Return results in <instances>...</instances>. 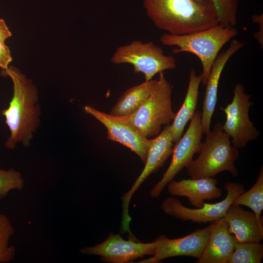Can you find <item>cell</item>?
<instances>
[{
    "label": "cell",
    "mask_w": 263,
    "mask_h": 263,
    "mask_svg": "<svg viewBox=\"0 0 263 263\" xmlns=\"http://www.w3.org/2000/svg\"><path fill=\"white\" fill-rule=\"evenodd\" d=\"M146 14L158 29L172 35H186L219 23L210 0H143Z\"/></svg>",
    "instance_id": "6da1fadb"
},
{
    "label": "cell",
    "mask_w": 263,
    "mask_h": 263,
    "mask_svg": "<svg viewBox=\"0 0 263 263\" xmlns=\"http://www.w3.org/2000/svg\"><path fill=\"white\" fill-rule=\"evenodd\" d=\"M1 75L9 76L13 83V94L9 106L1 112L10 132L5 146L13 150L21 143L29 147L40 121L37 88L16 67L9 66L3 70Z\"/></svg>",
    "instance_id": "7a4b0ae2"
},
{
    "label": "cell",
    "mask_w": 263,
    "mask_h": 263,
    "mask_svg": "<svg viewBox=\"0 0 263 263\" xmlns=\"http://www.w3.org/2000/svg\"><path fill=\"white\" fill-rule=\"evenodd\" d=\"M238 35L234 27L219 23L207 29L186 35L164 33L160 42L165 46H176L173 54L191 53L200 59L202 66L201 83L206 85L212 66L224 46Z\"/></svg>",
    "instance_id": "3957f363"
},
{
    "label": "cell",
    "mask_w": 263,
    "mask_h": 263,
    "mask_svg": "<svg viewBox=\"0 0 263 263\" xmlns=\"http://www.w3.org/2000/svg\"><path fill=\"white\" fill-rule=\"evenodd\" d=\"M206 134L199 155L187 168L190 178L212 177L224 171L237 176L239 171L235 162L239 155V150L231 145L230 136L224 131L223 124L217 123L213 130Z\"/></svg>",
    "instance_id": "277c9868"
},
{
    "label": "cell",
    "mask_w": 263,
    "mask_h": 263,
    "mask_svg": "<svg viewBox=\"0 0 263 263\" xmlns=\"http://www.w3.org/2000/svg\"><path fill=\"white\" fill-rule=\"evenodd\" d=\"M172 90L164 72L159 73L154 88L139 109L121 117L142 136H157L162 126L170 124L176 114L172 108Z\"/></svg>",
    "instance_id": "5b68a950"
},
{
    "label": "cell",
    "mask_w": 263,
    "mask_h": 263,
    "mask_svg": "<svg viewBox=\"0 0 263 263\" xmlns=\"http://www.w3.org/2000/svg\"><path fill=\"white\" fill-rule=\"evenodd\" d=\"M111 61L114 64H130L135 73L144 75L146 81L152 79L160 72L176 67L175 58L164 54L162 48L152 41L134 40L117 48Z\"/></svg>",
    "instance_id": "8992f818"
},
{
    "label": "cell",
    "mask_w": 263,
    "mask_h": 263,
    "mask_svg": "<svg viewBox=\"0 0 263 263\" xmlns=\"http://www.w3.org/2000/svg\"><path fill=\"white\" fill-rule=\"evenodd\" d=\"M242 84L237 83L233 89V97L225 107H220L226 115L223 125L224 131L232 138V145L237 149L244 147L257 138L260 132L249 118L248 112L253 102Z\"/></svg>",
    "instance_id": "52a82bcc"
},
{
    "label": "cell",
    "mask_w": 263,
    "mask_h": 263,
    "mask_svg": "<svg viewBox=\"0 0 263 263\" xmlns=\"http://www.w3.org/2000/svg\"><path fill=\"white\" fill-rule=\"evenodd\" d=\"M224 188L227 191L225 198L215 204L204 202L201 208H190L183 205L177 198L169 197L162 202L161 207L168 215L183 221H191L197 223L212 222L224 218L234 199L244 190V186L236 182H226Z\"/></svg>",
    "instance_id": "ba28073f"
},
{
    "label": "cell",
    "mask_w": 263,
    "mask_h": 263,
    "mask_svg": "<svg viewBox=\"0 0 263 263\" xmlns=\"http://www.w3.org/2000/svg\"><path fill=\"white\" fill-rule=\"evenodd\" d=\"M201 112L197 111L191 120L185 133L175 143L172 150L171 161L161 179L150 191L152 197H158L168 184L184 168H187L196 153L200 152L203 143Z\"/></svg>",
    "instance_id": "9c48e42d"
},
{
    "label": "cell",
    "mask_w": 263,
    "mask_h": 263,
    "mask_svg": "<svg viewBox=\"0 0 263 263\" xmlns=\"http://www.w3.org/2000/svg\"><path fill=\"white\" fill-rule=\"evenodd\" d=\"M173 142L171 132L170 124L166 125L158 135L153 138L150 149L145 167L141 174L133 184L131 188L121 197L122 233H131L130 223L132 218L129 213V206L133 193L151 174L156 172L162 167L168 157L172 153Z\"/></svg>",
    "instance_id": "30bf717a"
},
{
    "label": "cell",
    "mask_w": 263,
    "mask_h": 263,
    "mask_svg": "<svg viewBox=\"0 0 263 263\" xmlns=\"http://www.w3.org/2000/svg\"><path fill=\"white\" fill-rule=\"evenodd\" d=\"M157 242L148 243L135 241L133 238L125 240L119 234L111 233L103 242L80 250L84 254L101 256V260L112 263H127L145 255L154 253Z\"/></svg>",
    "instance_id": "8fae6325"
},
{
    "label": "cell",
    "mask_w": 263,
    "mask_h": 263,
    "mask_svg": "<svg viewBox=\"0 0 263 263\" xmlns=\"http://www.w3.org/2000/svg\"><path fill=\"white\" fill-rule=\"evenodd\" d=\"M85 112L100 121L107 129V138L117 142L135 152L145 164L153 139L140 134L121 117L114 116L86 106Z\"/></svg>",
    "instance_id": "7c38bea8"
},
{
    "label": "cell",
    "mask_w": 263,
    "mask_h": 263,
    "mask_svg": "<svg viewBox=\"0 0 263 263\" xmlns=\"http://www.w3.org/2000/svg\"><path fill=\"white\" fill-rule=\"evenodd\" d=\"M209 232V225L204 228L179 238L169 239L164 234L160 235L155 239L157 244L152 257L137 263H157L168 258L181 256L198 259L205 249Z\"/></svg>",
    "instance_id": "4fadbf2b"
},
{
    "label": "cell",
    "mask_w": 263,
    "mask_h": 263,
    "mask_svg": "<svg viewBox=\"0 0 263 263\" xmlns=\"http://www.w3.org/2000/svg\"><path fill=\"white\" fill-rule=\"evenodd\" d=\"M244 46L243 42L232 39L226 50L219 54L206 83V89L201 113V126L203 134L210 131L211 120L217 100L219 82L222 71L230 58Z\"/></svg>",
    "instance_id": "5bb4252c"
},
{
    "label": "cell",
    "mask_w": 263,
    "mask_h": 263,
    "mask_svg": "<svg viewBox=\"0 0 263 263\" xmlns=\"http://www.w3.org/2000/svg\"><path fill=\"white\" fill-rule=\"evenodd\" d=\"M225 219L228 231L234 234L238 242H255L260 243L263 239V218L258 217L251 211L246 210L239 205L232 204L229 207Z\"/></svg>",
    "instance_id": "9a60e30c"
},
{
    "label": "cell",
    "mask_w": 263,
    "mask_h": 263,
    "mask_svg": "<svg viewBox=\"0 0 263 263\" xmlns=\"http://www.w3.org/2000/svg\"><path fill=\"white\" fill-rule=\"evenodd\" d=\"M210 232L205 249L197 263H227L234 251V238L225 217L209 224Z\"/></svg>",
    "instance_id": "2e32d148"
},
{
    "label": "cell",
    "mask_w": 263,
    "mask_h": 263,
    "mask_svg": "<svg viewBox=\"0 0 263 263\" xmlns=\"http://www.w3.org/2000/svg\"><path fill=\"white\" fill-rule=\"evenodd\" d=\"M217 183L212 177L172 180L168 184V189L172 196L187 197L190 204L198 208L203 206L205 200L216 199L222 195L223 191L217 187Z\"/></svg>",
    "instance_id": "e0dca14e"
},
{
    "label": "cell",
    "mask_w": 263,
    "mask_h": 263,
    "mask_svg": "<svg viewBox=\"0 0 263 263\" xmlns=\"http://www.w3.org/2000/svg\"><path fill=\"white\" fill-rule=\"evenodd\" d=\"M201 75H198L193 68L189 73L188 87L184 101L170 124L171 132L173 143L180 139L184 128L189 120L193 118L199 98V89L201 83Z\"/></svg>",
    "instance_id": "ac0fdd59"
},
{
    "label": "cell",
    "mask_w": 263,
    "mask_h": 263,
    "mask_svg": "<svg viewBox=\"0 0 263 263\" xmlns=\"http://www.w3.org/2000/svg\"><path fill=\"white\" fill-rule=\"evenodd\" d=\"M156 81L157 79L145 80L127 89L119 97L109 114L114 116L123 117L134 113L149 96Z\"/></svg>",
    "instance_id": "d6986e66"
},
{
    "label": "cell",
    "mask_w": 263,
    "mask_h": 263,
    "mask_svg": "<svg viewBox=\"0 0 263 263\" xmlns=\"http://www.w3.org/2000/svg\"><path fill=\"white\" fill-rule=\"evenodd\" d=\"M233 204L249 207L258 217L261 216L263 209V168H261L257 181L248 190L238 195Z\"/></svg>",
    "instance_id": "ffe728a7"
},
{
    "label": "cell",
    "mask_w": 263,
    "mask_h": 263,
    "mask_svg": "<svg viewBox=\"0 0 263 263\" xmlns=\"http://www.w3.org/2000/svg\"><path fill=\"white\" fill-rule=\"evenodd\" d=\"M263 257V244L255 242L240 243L235 240L234 251L227 263H260Z\"/></svg>",
    "instance_id": "44dd1931"
},
{
    "label": "cell",
    "mask_w": 263,
    "mask_h": 263,
    "mask_svg": "<svg viewBox=\"0 0 263 263\" xmlns=\"http://www.w3.org/2000/svg\"><path fill=\"white\" fill-rule=\"evenodd\" d=\"M14 232V227L8 218L0 213V263H9L15 258V248L9 244Z\"/></svg>",
    "instance_id": "7402d4cb"
},
{
    "label": "cell",
    "mask_w": 263,
    "mask_h": 263,
    "mask_svg": "<svg viewBox=\"0 0 263 263\" xmlns=\"http://www.w3.org/2000/svg\"><path fill=\"white\" fill-rule=\"evenodd\" d=\"M210 0L216 9L219 23L225 26L234 27L237 23L239 0Z\"/></svg>",
    "instance_id": "603a6c76"
},
{
    "label": "cell",
    "mask_w": 263,
    "mask_h": 263,
    "mask_svg": "<svg viewBox=\"0 0 263 263\" xmlns=\"http://www.w3.org/2000/svg\"><path fill=\"white\" fill-rule=\"evenodd\" d=\"M24 187L21 174L13 168L0 169V199L5 197L11 190H21Z\"/></svg>",
    "instance_id": "cb8c5ba5"
},
{
    "label": "cell",
    "mask_w": 263,
    "mask_h": 263,
    "mask_svg": "<svg viewBox=\"0 0 263 263\" xmlns=\"http://www.w3.org/2000/svg\"><path fill=\"white\" fill-rule=\"evenodd\" d=\"M12 60L9 48L5 42L0 41V67L3 70L7 69Z\"/></svg>",
    "instance_id": "d4e9b609"
},
{
    "label": "cell",
    "mask_w": 263,
    "mask_h": 263,
    "mask_svg": "<svg viewBox=\"0 0 263 263\" xmlns=\"http://www.w3.org/2000/svg\"><path fill=\"white\" fill-rule=\"evenodd\" d=\"M252 21L259 25V31L254 33V36L260 47L263 49V15H254L252 17Z\"/></svg>",
    "instance_id": "484cf974"
},
{
    "label": "cell",
    "mask_w": 263,
    "mask_h": 263,
    "mask_svg": "<svg viewBox=\"0 0 263 263\" xmlns=\"http://www.w3.org/2000/svg\"><path fill=\"white\" fill-rule=\"evenodd\" d=\"M11 36V32L6 25L5 21L2 19H0V41L5 42Z\"/></svg>",
    "instance_id": "4316f807"
}]
</instances>
